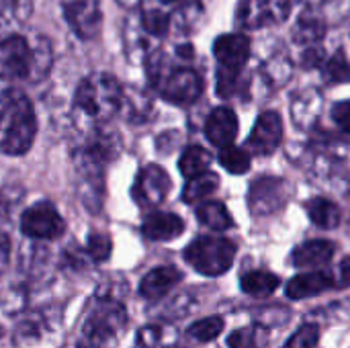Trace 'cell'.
<instances>
[{
  "label": "cell",
  "mask_w": 350,
  "mask_h": 348,
  "mask_svg": "<svg viewBox=\"0 0 350 348\" xmlns=\"http://www.w3.org/2000/svg\"><path fill=\"white\" fill-rule=\"evenodd\" d=\"M297 41H304V43H312V41H318L322 35H324V27L318 18H301L299 25H297Z\"/></svg>",
  "instance_id": "35"
},
{
  "label": "cell",
  "mask_w": 350,
  "mask_h": 348,
  "mask_svg": "<svg viewBox=\"0 0 350 348\" xmlns=\"http://www.w3.org/2000/svg\"><path fill=\"white\" fill-rule=\"evenodd\" d=\"M324 76H326V80H330V82H349L350 64L347 62V57H345L342 53L334 55V57L326 64Z\"/></svg>",
  "instance_id": "34"
},
{
  "label": "cell",
  "mask_w": 350,
  "mask_h": 348,
  "mask_svg": "<svg viewBox=\"0 0 350 348\" xmlns=\"http://www.w3.org/2000/svg\"><path fill=\"white\" fill-rule=\"evenodd\" d=\"M197 219L213 232H226L234 228V219L228 207L219 201H205L197 207Z\"/></svg>",
  "instance_id": "22"
},
{
  "label": "cell",
  "mask_w": 350,
  "mask_h": 348,
  "mask_svg": "<svg viewBox=\"0 0 350 348\" xmlns=\"http://www.w3.org/2000/svg\"><path fill=\"white\" fill-rule=\"evenodd\" d=\"M338 287L345 289L350 287V256H347L342 263H340V277H338Z\"/></svg>",
  "instance_id": "38"
},
{
  "label": "cell",
  "mask_w": 350,
  "mask_h": 348,
  "mask_svg": "<svg viewBox=\"0 0 350 348\" xmlns=\"http://www.w3.org/2000/svg\"><path fill=\"white\" fill-rule=\"evenodd\" d=\"M320 343V328L316 324H304L297 328L283 348H314Z\"/></svg>",
  "instance_id": "32"
},
{
  "label": "cell",
  "mask_w": 350,
  "mask_h": 348,
  "mask_svg": "<svg viewBox=\"0 0 350 348\" xmlns=\"http://www.w3.org/2000/svg\"><path fill=\"white\" fill-rule=\"evenodd\" d=\"M209 166H211V154L201 146H189L178 160V168L185 178L203 174L209 170Z\"/></svg>",
  "instance_id": "25"
},
{
  "label": "cell",
  "mask_w": 350,
  "mask_h": 348,
  "mask_svg": "<svg viewBox=\"0 0 350 348\" xmlns=\"http://www.w3.org/2000/svg\"><path fill=\"white\" fill-rule=\"evenodd\" d=\"M213 53L221 68L242 70V66L250 59V39L240 33H226L215 39Z\"/></svg>",
  "instance_id": "15"
},
{
  "label": "cell",
  "mask_w": 350,
  "mask_h": 348,
  "mask_svg": "<svg viewBox=\"0 0 350 348\" xmlns=\"http://www.w3.org/2000/svg\"><path fill=\"white\" fill-rule=\"evenodd\" d=\"M236 244L221 236H201L195 238L185 248V260L205 277L226 275L236 260Z\"/></svg>",
  "instance_id": "4"
},
{
  "label": "cell",
  "mask_w": 350,
  "mask_h": 348,
  "mask_svg": "<svg viewBox=\"0 0 350 348\" xmlns=\"http://www.w3.org/2000/svg\"><path fill=\"white\" fill-rule=\"evenodd\" d=\"M121 6H125V8H135L142 0H117Z\"/></svg>",
  "instance_id": "39"
},
{
  "label": "cell",
  "mask_w": 350,
  "mask_h": 348,
  "mask_svg": "<svg viewBox=\"0 0 350 348\" xmlns=\"http://www.w3.org/2000/svg\"><path fill=\"white\" fill-rule=\"evenodd\" d=\"M189 0H160V4H187Z\"/></svg>",
  "instance_id": "40"
},
{
  "label": "cell",
  "mask_w": 350,
  "mask_h": 348,
  "mask_svg": "<svg viewBox=\"0 0 350 348\" xmlns=\"http://www.w3.org/2000/svg\"><path fill=\"white\" fill-rule=\"evenodd\" d=\"M287 203V185L283 178L262 176L248 193V205L254 215H271Z\"/></svg>",
  "instance_id": "12"
},
{
  "label": "cell",
  "mask_w": 350,
  "mask_h": 348,
  "mask_svg": "<svg viewBox=\"0 0 350 348\" xmlns=\"http://www.w3.org/2000/svg\"><path fill=\"white\" fill-rule=\"evenodd\" d=\"M283 119L279 113L275 111H265L258 115L250 135H248V142L246 146L250 148L252 154L256 156H269L273 154L281 142H283Z\"/></svg>",
  "instance_id": "13"
},
{
  "label": "cell",
  "mask_w": 350,
  "mask_h": 348,
  "mask_svg": "<svg viewBox=\"0 0 350 348\" xmlns=\"http://www.w3.org/2000/svg\"><path fill=\"white\" fill-rule=\"evenodd\" d=\"M332 121L345 131L350 133V98L340 101L332 107Z\"/></svg>",
  "instance_id": "36"
},
{
  "label": "cell",
  "mask_w": 350,
  "mask_h": 348,
  "mask_svg": "<svg viewBox=\"0 0 350 348\" xmlns=\"http://www.w3.org/2000/svg\"><path fill=\"white\" fill-rule=\"evenodd\" d=\"M31 49H33V68H31V76L29 82L39 84L41 80H45L51 72V64H53V49L49 39L37 35L31 41Z\"/></svg>",
  "instance_id": "21"
},
{
  "label": "cell",
  "mask_w": 350,
  "mask_h": 348,
  "mask_svg": "<svg viewBox=\"0 0 350 348\" xmlns=\"http://www.w3.org/2000/svg\"><path fill=\"white\" fill-rule=\"evenodd\" d=\"M338 287V279L328 273V271H312V273H301L295 275L289 283H287V297L289 299H310L316 295H322L326 291H332Z\"/></svg>",
  "instance_id": "14"
},
{
  "label": "cell",
  "mask_w": 350,
  "mask_h": 348,
  "mask_svg": "<svg viewBox=\"0 0 350 348\" xmlns=\"http://www.w3.org/2000/svg\"><path fill=\"white\" fill-rule=\"evenodd\" d=\"M281 285V279L269 271H250L240 279V287L246 295L252 297H267L275 293V289Z\"/></svg>",
  "instance_id": "23"
},
{
  "label": "cell",
  "mask_w": 350,
  "mask_h": 348,
  "mask_svg": "<svg viewBox=\"0 0 350 348\" xmlns=\"http://www.w3.org/2000/svg\"><path fill=\"white\" fill-rule=\"evenodd\" d=\"M111 250H113V244H111V238L105 236V234H92L88 238V244H86V252L92 260L96 263H105L109 256H111Z\"/></svg>",
  "instance_id": "33"
},
{
  "label": "cell",
  "mask_w": 350,
  "mask_h": 348,
  "mask_svg": "<svg viewBox=\"0 0 350 348\" xmlns=\"http://www.w3.org/2000/svg\"><path fill=\"white\" fill-rule=\"evenodd\" d=\"M183 281V273L174 267H156L152 269L139 283V295L156 302L162 299L170 289H174Z\"/></svg>",
  "instance_id": "18"
},
{
  "label": "cell",
  "mask_w": 350,
  "mask_h": 348,
  "mask_svg": "<svg viewBox=\"0 0 350 348\" xmlns=\"http://www.w3.org/2000/svg\"><path fill=\"white\" fill-rule=\"evenodd\" d=\"M33 68L31 41L21 35H8L0 39V80L21 82L29 80Z\"/></svg>",
  "instance_id": "7"
},
{
  "label": "cell",
  "mask_w": 350,
  "mask_h": 348,
  "mask_svg": "<svg viewBox=\"0 0 350 348\" xmlns=\"http://www.w3.org/2000/svg\"><path fill=\"white\" fill-rule=\"evenodd\" d=\"M185 232V222L176 213L152 211L142 224V234L152 242H168Z\"/></svg>",
  "instance_id": "17"
},
{
  "label": "cell",
  "mask_w": 350,
  "mask_h": 348,
  "mask_svg": "<svg viewBox=\"0 0 350 348\" xmlns=\"http://www.w3.org/2000/svg\"><path fill=\"white\" fill-rule=\"evenodd\" d=\"M123 86L107 72L88 74L74 92L72 119L80 133L109 123L123 105Z\"/></svg>",
  "instance_id": "1"
},
{
  "label": "cell",
  "mask_w": 350,
  "mask_h": 348,
  "mask_svg": "<svg viewBox=\"0 0 350 348\" xmlns=\"http://www.w3.org/2000/svg\"><path fill=\"white\" fill-rule=\"evenodd\" d=\"M168 334H174L172 328H166V326H146L137 332V345L142 348H162L166 347L168 343Z\"/></svg>",
  "instance_id": "31"
},
{
  "label": "cell",
  "mask_w": 350,
  "mask_h": 348,
  "mask_svg": "<svg viewBox=\"0 0 350 348\" xmlns=\"http://www.w3.org/2000/svg\"><path fill=\"white\" fill-rule=\"evenodd\" d=\"M62 12L78 39L88 41L98 35L103 25V10L98 0H64Z\"/></svg>",
  "instance_id": "9"
},
{
  "label": "cell",
  "mask_w": 350,
  "mask_h": 348,
  "mask_svg": "<svg viewBox=\"0 0 350 348\" xmlns=\"http://www.w3.org/2000/svg\"><path fill=\"white\" fill-rule=\"evenodd\" d=\"M219 162L232 174H246L250 170V154L234 144L219 148Z\"/></svg>",
  "instance_id": "28"
},
{
  "label": "cell",
  "mask_w": 350,
  "mask_h": 348,
  "mask_svg": "<svg viewBox=\"0 0 350 348\" xmlns=\"http://www.w3.org/2000/svg\"><path fill=\"white\" fill-rule=\"evenodd\" d=\"M219 174L207 170L203 174H197L193 178H189V183L185 185V191H183V201L189 203V205H197L201 203L203 199L211 197L217 189H219Z\"/></svg>",
  "instance_id": "20"
},
{
  "label": "cell",
  "mask_w": 350,
  "mask_h": 348,
  "mask_svg": "<svg viewBox=\"0 0 350 348\" xmlns=\"http://www.w3.org/2000/svg\"><path fill=\"white\" fill-rule=\"evenodd\" d=\"M267 345V328L262 324L238 328L228 336V348H262Z\"/></svg>",
  "instance_id": "26"
},
{
  "label": "cell",
  "mask_w": 350,
  "mask_h": 348,
  "mask_svg": "<svg viewBox=\"0 0 350 348\" xmlns=\"http://www.w3.org/2000/svg\"><path fill=\"white\" fill-rule=\"evenodd\" d=\"M139 18H142V21H139L142 29H144L150 37H164V35L168 33L170 25H172V16H170L168 12H164L162 8H156V6L146 8V10L142 12Z\"/></svg>",
  "instance_id": "27"
},
{
  "label": "cell",
  "mask_w": 350,
  "mask_h": 348,
  "mask_svg": "<svg viewBox=\"0 0 350 348\" xmlns=\"http://www.w3.org/2000/svg\"><path fill=\"white\" fill-rule=\"evenodd\" d=\"M21 232L31 240H55L66 232V222L49 201H39L23 211Z\"/></svg>",
  "instance_id": "8"
},
{
  "label": "cell",
  "mask_w": 350,
  "mask_h": 348,
  "mask_svg": "<svg viewBox=\"0 0 350 348\" xmlns=\"http://www.w3.org/2000/svg\"><path fill=\"white\" fill-rule=\"evenodd\" d=\"M238 117L236 113L230 109V107H217L211 111V115L207 117V123H205V135L207 139L217 146V148H224V146H230L234 144L236 135H238Z\"/></svg>",
  "instance_id": "16"
},
{
  "label": "cell",
  "mask_w": 350,
  "mask_h": 348,
  "mask_svg": "<svg viewBox=\"0 0 350 348\" xmlns=\"http://www.w3.org/2000/svg\"><path fill=\"white\" fill-rule=\"evenodd\" d=\"M150 78L158 86L164 101L172 105H193L205 90V82L199 72L193 68H174L164 72L158 62L150 59Z\"/></svg>",
  "instance_id": "5"
},
{
  "label": "cell",
  "mask_w": 350,
  "mask_h": 348,
  "mask_svg": "<svg viewBox=\"0 0 350 348\" xmlns=\"http://www.w3.org/2000/svg\"><path fill=\"white\" fill-rule=\"evenodd\" d=\"M37 135V117L33 103L18 88L0 92V152L23 156L31 150Z\"/></svg>",
  "instance_id": "2"
},
{
  "label": "cell",
  "mask_w": 350,
  "mask_h": 348,
  "mask_svg": "<svg viewBox=\"0 0 350 348\" xmlns=\"http://www.w3.org/2000/svg\"><path fill=\"white\" fill-rule=\"evenodd\" d=\"M336 246L330 240H310L297 246L291 254V263L297 269H318L332 260Z\"/></svg>",
  "instance_id": "19"
},
{
  "label": "cell",
  "mask_w": 350,
  "mask_h": 348,
  "mask_svg": "<svg viewBox=\"0 0 350 348\" xmlns=\"http://www.w3.org/2000/svg\"><path fill=\"white\" fill-rule=\"evenodd\" d=\"M289 0H242L238 18L248 29L283 23L289 16Z\"/></svg>",
  "instance_id": "11"
},
{
  "label": "cell",
  "mask_w": 350,
  "mask_h": 348,
  "mask_svg": "<svg viewBox=\"0 0 350 348\" xmlns=\"http://www.w3.org/2000/svg\"><path fill=\"white\" fill-rule=\"evenodd\" d=\"M10 252H12L10 238L0 230V279H2V275L6 273L8 265H10Z\"/></svg>",
  "instance_id": "37"
},
{
  "label": "cell",
  "mask_w": 350,
  "mask_h": 348,
  "mask_svg": "<svg viewBox=\"0 0 350 348\" xmlns=\"http://www.w3.org/2000/svg\"><path fill=\"white\" fill-rule=\"evenodd\" d=\"M150 109H152V103H150V98L144 92H139V90H123L121 111L127 113L129 121H144V119H148Z\"/></svg>",
  "instance_id": "29"
},
{
  "label": "cell",
  "mask_w": 350,
  "mask_h": 348,
  "mask_svg": "<svg viewBox=\"0 0 350 348\" xmlns=\"http://www.w3.org/2000/svg\"><path fill=\"white\" fill-rule=\"evenodd\" d=\"M127 314L115 299L98 297V306L92 308L82 328V340L78 348H115L121 332L125 330Z\"/></svg>",
  "instance_id": "3"
},
{
  "label": "cell",
  "mask_w": 350,
  "mask_h": 348,
  "mask_svg": "<svg viewBox=\"0 0 350 348\" xmlns=\"http://www.w3.org/2000/svg\"><path fill=\"white\" fill-rule=\"evenodd\" d=\"M2 334H4V330H2V328H0V336H2Z\"/></svg>",
  "instance_id": "41"
},
{
  "label": "cell",
  "mask_w": 350,
  "mask_h": 348,
  "mask_svg": "<svg viewBox=\"0 0 350 348\" xmlns=\"http://www.w3.org/2000/svg\"><path fill=\"white\" fill-rule=\"evenodd\" d=\"M221 332H224V318H219V316L203 318V320L191 324L189 330H187V334H189L191 338H195L197 343H211V340H215Z\"/></svg>",
  "instance_id": "30"
},
{
  "label": "cell",
  "mask_w": 350,
  "mask_h": 348,
  "mask_svg": "<svg viewBox=\"0 0 350 348\" xmlns=\"http://www.w3.org/2000/svg\"><path fill=\"white\" fill-rule=\"evenodd\" d=\"M172 191V180L168 172L158 164H148L139 170L133 185V199L142 207H158L166 201Z\"/></svg>",
  "instance_id": "10"
},
{
  "label": "cell",
  "mask_w": 350,
  "mask_h": 348,
  "mask_svg": "<svg viewBox=\"0 0 350 348\" xmlns=\"http://www.w3.org/2000/svg\"><path fill=\"white\" fill-rule=\"evenodd\" d=\"M306 209H308L310 219H312L318 228H324V230L336 228V226L340 224V219H342V213H340L338 205L332 203V201H328V199H324V197L312 199V201L306 205Z\"/></svg>",
  "instance_id": "24"
},
{
  "label": "cell",
  "mask_w": 350,
  "mask_h": 348,
  "mask_svg": "<svg viewBox=\"0 0 350 348\" xmlns=\"http://www.w3.org/2000/svg\"><path fill=\"white\" fill-rule=\"evenodd\" d=\"M105 162L82 152L74 150V174H76V191L80 201L90 209L98 211L105 195Z\"/></svg>",
  "instance_id": "6"
}]
</instances>
